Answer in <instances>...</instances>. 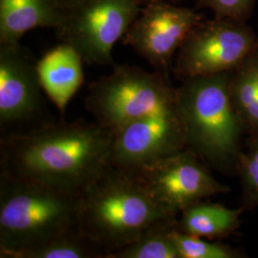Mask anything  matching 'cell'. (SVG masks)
I'll return each instance as SVG.
<instances>
[{"label":"cell","mask_w":258,"mask_h":258,"mask_svg":"<svg viewBox=\"0 0 258 258\" xmlns=\"http://www.w3.org/2000/svg\"><path fill=\"white\" fill-rule=\"evenodd\" d=\"M204 19L196 10L166 1L150 2L142 7L121 40L155 72L168 78L184 38Z\"/></svg>","instance_id":"8fae6325"},{"label":"cell","mask_w":258,"mask_h":258,"mask_svg":"<svg viewBox=\"0 0 258 258\" xmlns=\"http://www.w3.org/2000/svg\"><path fill=\"white\" fill-rule=\"evenodd\" d=\"M236 170L242 185V208L252 210L258 206V133H250L247 148L240 152Z\"/></svg>","instance_id":"ac0fdd59"},{"label":"cell","mask_w":258,"mask_h":258,"mask_svg":"<svg viewBox=\"0 0 258 258\" xmlns=\"http://www.w3.org/2000/svg\"><path fill=\"white\" fill-rule=\"evenodd\" d=\"M256 0H196L195 10L210 9L216 19L246 22L250 18Z\"/></svg>","instance_id":"ffe728a7"},{"label":"cell","mask_w":258,"mask_h":258,"mask_svg":"<svg viewBox=\"0 0 258 258\" xmlns=\"http://www.w3.org/2000/svg\"><path fill=\"white\" fill-rule=\"evenodd\" d=\"M177 99L178 87L166 76L135 65L114 64L110 74L89 85L84 103L96 123L114 132Z\"/></svg>","instance_id":"5b68a950"},{"label":"cell","mask_w":258,"mask_h":258,"mask_svg":"<svg viewBox=\"0 0 258 258\" xmlns=\"http://www.w3.org/2000/svg\"><path fill=\"white\" fill-rule=\"evenodd\" d=\"M231 96L246 130L258 133V51L231 72Z\"/></svg>","instance_id":"9a60e30c"},{"label":"cell","mask_w":258,"mask_h":258,"mask_svg":"<svg viewBox=\"0 0 258 258\" xmlns=\"http://www.w3.org/2000/svg\"><path fill=\"white\" fill-rule=\"evenodd\" d=\"M178 220L159 222L128 245L108 254L107 258H180L171 233Z\"/></svg>","instance_id":"e0dca14e"},{"label":"cell","mask_w":258,"mask_h":258,"mask_svg":"<svg viewBox=\"0 0 258 258\" xmlns=\"http://www.w3.org/2000/svg\"><path fill=\"white\" fill-rule=\"evenodd\" d=\"M256 51L258 36L246 22L204 19L184 38L172 71L181 80L232 72Z\"/></svg>","instance_id":"52a82bcc"},{"label":"cell","mask_w":258,"mask_h":258,"mask_svg":"<svg viewBox=\"0 0 258 258\" xmlns=\"http://www.w3.org/2000/svg\"><path fill=\"white\" fill-rule=\"evenodd\" d=\"M138 1L142 5H146V4H148V3L155 2V1H166V2H170V3L177 4V3H179V2H181V1H183V0H138Z\"/></svg>","instance_id":"44dd1931"},{"label":"cell","mask_w":258,"mask_h":258,"mask_svg":"<svg viewBox=\"0 0 258 258\" xmlns=\"http://www.w3.org/2000/svg\"><path fill=\"white\" fill-rule=\"evenodd\" d=\"M184 118L179 100L113 132L108 165L138 169L185 148Z\"/></svg>","instance_id":"9c48e42d"},{"label":"cell","mask_w":258,"mask_h":258,"mask_svg":"<svg viewBox=\"0 0 258 258\" xmlns=\"http://www.w3.org/2000/svg\"><path fill=\"white\" fill-rule=\"evenodd\" d=\"M112 139L94 120H53L0 138V173L79 194L108 166Z\"/></svg>","instance_id":"6da1fadb"},{"label":"cell","mask_w":258,"mask_h":258,"mask_svg":"<svg viewBox=\"0 0 258 258\" xmlns=\"http://www.w3.org/2000/svg\"><path fill=\"white\" fill-rule=\"evenodd\" d=\"M138 0H67L64 20L57 29L68 43L91 65H113L112 50L138 18Z\"/></svg>","instance_id":"8992f818"},{"label":"cell","mask_w":258,"mask_h":258,"mask_svg":"<svg viewBox=\"0 0 258 258\" xmlns=\"http://www.w3.org/2000/svg\"><path fill=\"white\" fill-rule=\"evenodd\" d=\"M245 210L229 209L220 204L198 202L180 213L177 229L185 233L212 240L223 238L239 228Z\"/></svg>","instance_id":"5bb4252c"},{"label":"cell","mask_w":258,"mask_h":258,"mask_svg":"<svg viewBox=\"0 0 258 258\" xmlns=\"http://www.w3.org/2000/svg\"><path fill=\"white\" fill-rule=\"evenodd\" d=\"M37 64L19 43H0V138L55 120L43 99Z\"/></svg>","instance_id":"ba28073f"},{"label":"cell","mask_w":258,"mask_h":258,"mask_svg":"<svg viewBox=\"0 0 258 258\" xmlns=\"http://www.w3.org/2000/svg\"><path fill=\"white\" fill-rule=\"evenodd\" d=\"M180 258H241L244 255L230 246L205 240L179 231L171 233Z\"/></svg>","instance_id":"d6986e66"},{"label":"cell","mask_w":258,"mask_h":258,"mask_svg":"<svg viewBox=\"0 0 258 258\" xmlns=\"http://www.w3.org/2000/svg\"><path fill=\"white\" fill-rule=\"evenodd\" d=\"M231 72L182 80L178 100L184 118L186 145L219 171L236 169L247 131L231 96Z\"/></svg>","instance_id":"3957f363"},{"label":"cell","mask_w":258,"mask_h":258,"mask_svg":"<svg viewBox=\"0 0 258 258\" xmlns=\"http://www.w3.org/2000/svg\"><path fill=\"white\" fill-rule=\"evenodd\" d=\"M107 252L80 230L79 226L64 231L19 258H106Z\"/></svg>","instance_id":"2e32d148"},{"label":"cell","mask_w":258,"mask_h":258,"mask_svg":"<svg viewBox=\"0 0 258 258\" xmlns=\"http://www.w3.org/2000/svg\"><path fill=\"white\" fill-rule=\"evenodd\" d=\"M78 203L80 230L107 256L178 216L157 203L132 170L109 165L79 192Z\"/></svg>","instance_id":"7a4b0ae2"},{"label":"cell","mask_w":258,"mask_h":258,"mask_svg":"<svg viewBox=\"0 0 258 258\" xmlns=\"http://www.w3.org/2000/svg\"><path fill=\"white\" fill-rule=\"evenodd\" d=\"M132 171L157 203L178 216L206 198L230 191L212 176L203 160L186 148Z\"/></svg>","instance_id":"30bf717a"},{"label":"cell","mask_w":258,"mask_h":258,"mask_svg":"<svg viewBox=\"0 0 258 258\" xmlns=\"http://www.w3.org/2000/svg\"><path fill=\"white\" fill-rule=\"evenodd\" d=\"M83 57L62 42L37 61V72L44 93L61 114L83 83Z\"/></svg>","instance_id":"4fadbf2b"},{"label":"cell","mask_w":258,"mask_h":258,"mask_svg":"<svg viewBox=\"0 0 258 258\" xmlns=\"http://www.w3.org/2000/svg\"><path fill=\"white\" fill-rule=\"evenodd\" d=\"M65 0H0V43L16 44L36 28L58 29L64 20Z\"/></svg>","instance_id":"7c38bea8"},{"label":"cell","mask_w":258,"mask_h":258,"mask_svg":"<svg viewBox=\"0 0 258 258\" xmlns=\"http://www.w3.org/2000/svg\"><path fill=\"white\" fill-rule=\"evenodd\" d=\"M79 194L0 173V257L19 258L78 227Z\"/></svg>","instance_id":"277c9868"}]
</instances>
